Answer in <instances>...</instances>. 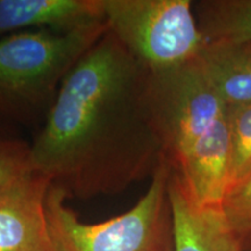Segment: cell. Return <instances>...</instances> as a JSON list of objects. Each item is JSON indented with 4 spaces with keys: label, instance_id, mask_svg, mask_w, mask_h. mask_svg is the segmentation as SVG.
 <instances>
[{
    "label": "cell",
    "instance_id": "6",
    "mask_svg": "<svg viewBox=\"0 0 251 251\" xmlns=\"http://www.w3.org/2000/svg\"><path fill=\"white\" fill-rule=\"evenodd\" d=\"M50 186L34 169L0 185V251H56L46 212Z\"/></svg>",
    "mask_w": 251,
    "mask_h": 251
},
{
    "label": "cell",
    "instance_id": "2",
    "mask_svg": "<svg viewBox=\"0 0 251 251\" xmlns=\"http://www.w3.org/2000/svg\"><path fill=\"white\" fill-rule=\"evenodd\" d=\"M106 30L100 23L69 31H21L0 40V125L39 130L69 72Z\"/></svg>",
    "mask_w": 251,
    "mask_h": 251
},
{
    "label": "cell",
    "instance_id": "1",
    "mask_svg": "<svg viewBox=\"0 0 251 251\" xmlns=\"http://www.w3.org/2000/svg\"><path fill=\"white\" fill-rule=\"evenodd\" d=\"M148 76L106 30L69 72L36 131L34 170L83 200L150 179L164 156L147 105Z\"/></svg>",
    "mask_w": 251,
    "mask_h": 251
},
{
    "label": "cell",
    "instance_id": "8",
    "mask_svg": "<svg viewBox=\"0 0 251 251\" xmlns=\"http://www.w3.org/2000/svg\"><path fill=\"white\" fill-rule=\"evenodd\" d=\"M169 196L174 215L175 251H243L221 207L198 205L172 169Z\"/></svg>",
    "mask_w": 251,
    "mask_h": 251
},
{
    "label": "cell",
    "instance_id": "4",
    "mask_svg": "<svg viewBox=\"0 0 251 251\" xmlns=\"http://www.w3.org/2000/svg\"><path fill=\"white\" fill-rule=\"evenodd\" d=\"M107 29L149 72L199 57L205 47L191 0H103Z\"/></svg>",
    "mask_w": 251,
    "mask_h": 251
},
{
    "label": "cell",
    "instance_id": "3",
    "mask_svg": "<svg viewBox=\"0 0 251 251\" xmlns=\"http://www.w3.org/2000/svg\"><path fill=\"white\" fill-rule=\"evenodd\" d=\"M170 175L171 165L163 158L136 205L99 224L80 221L67 205V194L51 184L46 212L56 251H175Z\"/></svg>",
    "mask_w": 251,
    "mask_h": 251
},
{
    "label": "cell",
    "instance_id": "7",
    "mask_svg": "<svg viewBox=\"0 0 251 251\" xmlns=\"http://www.w3.org/2000/svg\"><path fill=\"white\" fill-rule=\"evenodd\" d=\"M171 169L198 205L221 207L230 187L231 176L227 111Z\"/></svg>",
    "mask_w": 251,
    "mask_h": 251
},
{
    "label": "cell",
    "instance_id": "9",
    "mask_svg": "<svg viewBox=\"0 0 251 251\" xmlns=\"http://www.w3.org/2000/svg\"><path fill=\"white\" fill-rule=\"evenodd\" d=\"M100 23H105L103 0H0V40L21 31H69Z\"/></svg>",
    "mask_w": 251,
    "mask_h": 251
},
{
    "label": "cell",
    "instance_id": "10",
    "mask_svg": "<svg viewBox=\"0 0 251 251\" xmlns=\"http://www.w3.org/2000/svg\"><path fill=\"white\" fill-rule=\"evenodd\" d=\"M199 59L227 107L251 102V41L205 43Z\"/></svg>",
    "mask_w": 251,
    "mask_h": 251
},
{
    "label": "cell",
    "instance_id": "11",
    "mask_svg": "<svg viewBox=\"0 0 251 251\" xmlns=\"http://www.w3.org/2000/svg\"><path fill=\"white\" fill-rule=\"evenodd\" d=\"M193 11L205 43L251 41V0H199Z\"/></svg>",
    "mask_w": 251,
    "mask_h": 251
},
{
    "label": "cell",
    "instance_id": "12",
    "mask_svg": "<svg viewBox=\"0 0 251 251\" xmlns=\"http://www.w3.org/2000/svg\"><path fill=\"white\" fill-rule=\"evenodd\" d=\"M227 120L231 141L230 190L251 174V102L227 107Z\"/></svg>",
    "mask_w": 251,
    "mask_h": 251
},
{
    "label": "cell",
    "instance_id": "15",
    "mask_svg": "<svg viewBox=\"0 0 251 251\" xmlns=\"http://www.w3.org/2000/svg\"><path fill=\"white\" fill-rule=\"evenodd\" d=\"M0 129H5V128H4V127H2V126H1V125H0Z\"/></svg>",
    "mask_w": 251,
    "mask_h": 251
},
{
    "label": "cell",
    "instance_id": "14",
    "mask_svg": "<svg viewBox=\"0 0 251 251\" xmlns=\"http://www.w3.org/2000/svg\"><path fill=\"white\" fill-rule=\"evenodd\" d=\"M29 170L30 143L0 129V185Z\"/></svg>",
    "mask_w": 251,
    "mask_h": 251
},
{
    "label": "cell",
    "instance_id": "13",
    "mask_svg": "<svg viewBox=\"0 0 251 251\" xmlns=\"http://www.w3.org/2000/svg\"><path fill=\"white\" fill-rule=\"evenodd\" d=\"M221 208L243 251H251V174L229 190Z\"/></svg>",
    "mask_w": 251,
    "mask_h": 251
},
{
    "label": "cell",
    "instance_id": "5",
    "mask_svg": "<svg viewBox=\"0 0 251 251\" xmlns=\"http://www.w3.org/2000/svg\"><path fill=\"white\" fill-rule=\"evenodd\" d=\"M146 99L163 156L171 166L227 111L199 57L149 72Z\"/></svg>",
    "mask_w": 251,
    "mask_h": 251
}]
</instances>
